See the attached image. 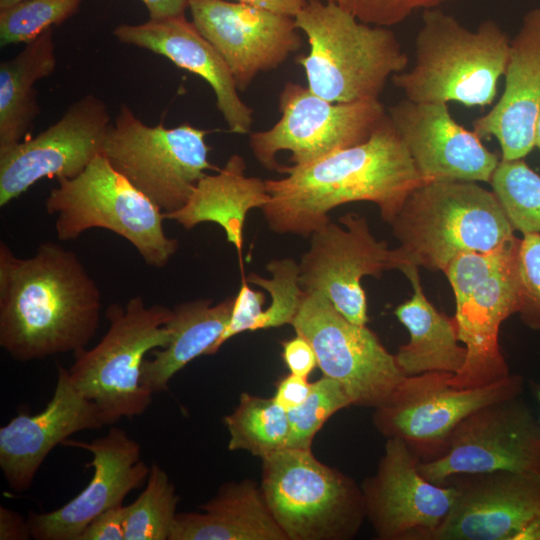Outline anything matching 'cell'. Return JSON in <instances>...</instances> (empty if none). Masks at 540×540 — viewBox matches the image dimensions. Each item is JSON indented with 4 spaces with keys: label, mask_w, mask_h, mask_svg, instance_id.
<instances>
[{
    "label": "cell",
    "mask_w": 540,
    "mask_h": 540,
    "mask_svg": "<svg viewBox=\"0 0 540 540\" xmlns=\"http://www.w3.org/2000/svg\"><path fill=\"white\" fill-rule=\"evenodd\" d=\"M282 174L265 180V220L275 233L304 237L330 222L332 209L355 201L376 204L390 224L424 183L388 114L367 140L304 166H285Z\"/></svg>",
    "instance_id": "1"
},
{
    "label": "cell",
    "mask_w": 540,
    "mask_h": 540,
    "mask_svg": "<svg viewBox=\"0 0 540 540\" xmlns=\"http://www.w3.org/2000/svg\"><path fill=\"white\" fill-rule=\"evenodd\" d=\"M101 298L76 253L44 242L19 258L0 243V346L14 360L84 349L97 332Z\"/></svg>",
    "instance_id": "2"
},
{
    "label": "cell",
    "mask_w": 540,
    "mask_h": 540,
    "mask_svg": "<svg viewBox=\"0 0 540 540\" xmlns=\"http://www.w3.org/2000/svg\"><path fill=\"white\" fill-rule=\"evenodd\" d=\"M390 225L399 242L391 269L398 270L416 266L445 272L458 256L490 252L515 237L493 191L465 180L421 184Z\"/></svg>",
    "instance_id": "3"
},
{
    "label": "cell",
    "mask_w": 540,
    "mask_h": 540,
    "mask_svg": "<svg viewBox=\"0 0 540 540\" xmlns=\"http://www.w3.org/2000/svg\"><path fill=\"white\" fill-rule=\"evenodd\" d=\"M510 40L495 20L470 30L438 7L423 10L413 65L392 82L411 101L488 106L506 70Z\"/></svg>",
    "instance_id": "4"
},
{
    "label": "cell",
    "mask_w": 540,
    "mask_h": 540,
    "mask_svg": "<svg viewBox=\"0 0 540 540\" xmlns=\"http://www.w3.org/2000/svg\"><path fill=\"white\" fill-rule=\"evenodd\" d=\"M294 19L309 43L296 62L309 90L327 101L379 99L387 80L408 65L391 29L363 23L336 4L308 0Z\"/></svg>",
    "instance_id": "5"
},
{
    "label": "cell",
    "mask_w": 540,
    "mask_h": 540,
    "mask_svg": "<svg viewBox=\"0 0 540 540\" xmlns=\"http://www.w3.org/2000/svg\"><path fill=\"white\" fill-rule=\"evenodd\" d=\"M516 236L490 252L458 256L444 272L455 296L454 321L466 348L465 364L450 383L480 387L508 377L509 366L498 343L504 320L520 309Z\"/></svg>",
    "instance_id": "6"
},
{
    "label": "cell",
    "mask_w": 540,
    "mask_h": 540,
    "mask_svg": "<svg viewBox=\"0 0 540 540\" xmlns=\"http://www.w3.org/2000/svg\"><path fill=\"white\" fill-rule=\"evenodd\" d=\"M171 313L160 304L146 306L139 295L125 306L112 304L106 311L109 327L99 343L74 353L70 379L96 404L107 425L140 416L149 408L153 394L141 384L142 364L148 352L169 343L166 323Z\"/></svg>",
    "instance_id": "7"
},
{
    "label": "cell",
    "mask_w": 540,
    "mask_h": 540,
    "mask_svg": "<svg viewBox=\"0 0 540 540\" xmlns=\"http://www.w3.org/2000/svg\"><path fill=\"white\" fill-rule=\"evenodd\" d=\"M55 215L60 241L77 239L91 228H103L126 239L144 262L163 268L179 248L166 235L163 212L98 155L78 176L58 179L45 201Z\"/></svg>",
    "instance_id": "8"
},
{
    "label": "cell",
    "mask_w": 540,
    "mask_h": 540,
    "mask_svg": "<svg viewBox=\"0 0 540 540\" xmlns=\"http://www.w3.org/2000/svg\"><path fill=\"white\" fill-rule=\"evenodd\" d=\"M260 488L288 540L351 539L366 517L361 487L311 449L284 448L262 458Z\"/></svg>",
    "instance_id": "9"
},
{
    "label": "cell",
    "mask_w": 540,
    "mask_h": 540,
    "mask_svg": "<svg viewBox=\"0 0 540 540\" xmlns=\"http://www.w3.org/2000/svg\"><path fill=\"white\" fill-rule=\"evenodd\" d=\"M207 133L189 123L148 126L121 104L102 155L163 213H170L187 203L206 170L217 169L208 161Z\"/></svg>",
    "instance_id": "10"
},
{
    "label": "cell",
    "mask_w": 540,
    "mask_h": 540,
    "mask_svg": "<svg viewBox=\"0 0 540 540\" xmlns=\"http://www.w3.org/2000/svg\"><path fill=\"white\" fill-rule=\"evenodd\" d=\"M280 119L250 135V148L266 169L283 173L276 156L291 153L292 166H304L367 140L387 114L379 99L327 101L298 83L287 82L279 95Z\"/></svg>",
    "instance_id": "11"
},
{
    "label": "cell",
    "mask_w": 540,
    "mask_h": 540,
    "mask_svg": "<svg viewBox=\"0 0 540 540\" xmlns=\"http://www.w3.org/2000/svg\"><path fill=\"white\" fill-rule=\"evenodd\" d=\"M451 375L405 376L389 399L374 409V427L386 438L404 440L421 461H428L443 453L451 432L466 416L489 403L519 396L524 388L518 374L469 388L453 386Z\"/></svg>",
    "instance_id": "12"
},
{
    "label": "cell",
    "mask_w": 540,
    "mask_h": 540,
    "mask_svg": "<svg viewBox=\"0 0 540 540\" xmlns=\"http://www.w3.org/2000/svg\"><path fill=\"white\" fill-rule=\"evenodd\" d=\"M291 326L310 342L318 367L342 385L352 405L377 408L405 377L374 332L349 321L319 292L305 294Z\"/></svg>",
    "instance_id": "13"
},
{
    "label": "cell",
    "mask_w": 540,
    "mask_h": 540,
    "mask_svg": "<svg viewBox=\"0 0 540 540\" xmlns=\"http://www.w3.org/2000/svg\"><path fill=\"white\" fill-rule=\"evenodd\" d=\"M419 470L440 485L464 474L540 472L539 419L521 395L484 405L459 422L443 453L420 461Z\"/></svg>",
    "instance_id": "14"
},
{
    "label": "cell",
    "mask_w": 540,
    "mask_h": 540,
    "mask_svg": "<svg viewBox=\"0 0 540 540\" xmlns=\"http://www.w3.org/2000/svg\"><path fill=\"white\" fill-rule=\"evenodd\" d=\"M339 222L344 227L330 221L310 235V247L298 263L299 286L306 294H323L352 323L366 325L361 279L390 270L392 249L375 239L364 216L351 212Z\"/></svg>",
    "instance_id": "15"
},
{
    "label": "cell",
    "mask_w": 540,
    "mask_h": 540,
    "mask_svg": "<svg viewBox=\"0 0 540 540\" xmlns=\"http://www.w3.org/2000/svg\"><path fill=\"white\" fill-rule=\"evenodd\" d=\"M111 123L106 104L87 94L36 137L0 152V206H6L42 178L78 176L102 154Z\"/></svg>",
    "instance_id": "16"
},
{
    "label": "cell",
    "mask_w": 540,
    "mask_h": 540,
    "mask_svg": "<svg viewBox=\"0 0 540 540\" xmlns=\"http://www.w3.org/2000/svg\"><path fill=\"white\" fill-rule=\"evenodd\" d=\"M421 459L397 437L387 438L374 475L361 486L366 517L381 540H431L455 497L450 483L435 484Z\"/></svg>",
    "instance_id": "17"
},
{
    "label": "cell",
    "mask_w": 540,
    "mask_h": 540,
    "mask_svg": "<svg viewBox=\"0 0 540 540\" xmlns=\"http://www.w3.org/2000/svg\"><path fill=\"white\" fill-rule=\"evenodd\" d=\"M188 8L192 23L222 56L241 91L302 45L291 16L226 0H189Z\"/></svg>",
    "instance_id": "18"
},
{
    "label": "cell",
    "mask_w": 540,
    "mask_h": 540,
    "mask_svg": "<svg viewBox=\"0 0 540 540\" xmlns=\"http://www.w3.org/2000/svg\"><path fill=\"white\" fill-rule=\"evenodd\" d=\"M62 445L88 451L92 460L86 466L93 468V475L88 485L60 508L29 512L27 522L36 540H78L98 515L122 505L131 491L142 486L150 471L141 459L140 444L117 427L91 442L67 439Z\"/></svg>",
    "instance_id": "19"
},
{
    "label": "cell",
    "mask_w": 540,
    "mask_h": 540,
    "mask_svg": "<svg viewBox=\"0 0 540 540\" xmlns=\"http://www.w3.org/2000/svg\"><path fill=\"white\" fill-rule=\"evenodd\" d=\"M446 483L455 497L431 540H514L540 511V472L498 470Z\"/></svg>",
    "instance_id": "20"
},
{
    "label": "cell",
    "mask_w": 540,
    "mask_h": 540,
    "mask_svg": "<svg viewBox=\"0 0 540 540\" xmlns=\"http://www.w3.org/2000/svg\"><path fill=\"white\" fill-rule=\"evenodd\" d=\"M387 114L424 183L490 182L499 163L481 138L455 121L448 104L403 99Z\"/></svg>",
    "instance_id": "21"
},
{
    "label": "cell",
    "mask_w": 540,
    "mask_h": 540,
    "mask_svg": "<svg viewBox=\"0 0 540 540\" xmlns=\"http://www.w3.org/2000/svg\"><path fill=\"white\" fill-rule=\"evenodd\" d=\"M107 425L95 403L87 399L70 379L68 369L58 365L53 395L37 414L19 413L0 428V468L15 492L30 489L48 456L70 436Z\"/></svg>",
    "instance_id": "22"
},
{
    "label": "cell",
    "mask_w": 540,
    "mask_h": 540,
    "mask_svg": "<svg viewBox=\"0 0 540 540\" xmlns=\"http://www.w3.org/2000/svg\"><path fill=\"white\" fill-rule=\"evenodd\" d=\"M504 91L493 108L473 122L482 139L495 137L502 159H522L535 147L540 112V8L529 10L510 40Z\"/></svg>",
    "instance_id": "23"
},
{
    "label": "cell",
    "mask_w": 540,
    "mask_h": 540,
    "mask_svg": "<svg viewBox=\"0 0 540 540\" xmlns=\"http://www.w3.org/2000/svg\"><path fill=\"white\" fill-rule=\"evenodd\" d=\"M115 38L162 55L181 69L204 79L216 96L217 108L233 133L247 134L253 110L239 96L234 77L214 46L185 16L148 20L142 24H121Z\"/></svg>",
    "instance_id": "24"
},
{
    "label": "cell",
    "mask_w": 540,
    "mask_h": 540,
    "mask_svg": "<svg viewBox=\"0 0 540 540\" xmlns=\"http://www.w3.org/2000/svg\"><path fill=\"white\" fill-rule=\"evenodd\" d=\"M200 509L177 513L168 540H288L253 480L223 484Z\"/></svg>",
    "instance_id": "25"
},
{
    "label": "cell",
    "mask_w": 540,
    "mask_h": 540,
    "mask_svg": "<svg viewBox=\"0 0 540 540\" xmlns=\"http://www.w3.org/2000/svg\"><path fill=\"white\" fill-rule=\"evenodd\" d=\"M242 156L232 155L216 174H206L195 186L187 203L177 211L163 213L185 230L203 222L218 224L227 241L238 251L242 266L243 229L247 213L269 201L266 181L245 174Z\"/></svg>",
    "instance_id": "26"
},
{
    "label": "cell",
    "mask_w": 540,
    "mask_h": 540,
    "mask_svg": "<svg viewBox=\"0 0 540 540\" xmlns=\"http://www.w3.org/2000/svg\"><path fill=\"white\" fill-rule=\"evenodd\" d=\"M413 288L411 299L395 309L397 319L410 334L408 343L394 355L404 376L427 372L457 374L466 360V348L460 345L454 318L437 309L426 298L420 282L418 267L400 269Z\"/></svg>",
    "instance_id": "27"
},
{
    "label": "cell",
    "mask_w": 540,
    "mask_h": 540,
    "mask_svg": "<svg viewBox=\"0 0 540 540\" xmlns=\"http://www.w3.org/2000/svg\"><path fill=\"white\" fill-rule=\"evenodd\" d=\"M233 296L213 304L209 299H197L177 304L166 323L169 343L151 352L141 370V384L151 394L165 391L173 376L189 362L209 349L223 333L234 303Z\"/></svg>",
    "instance_id": "28"
},
{
    "label": "cell",
    "mask_w": 540,
    "mask_h": 540,
    "mask_svg": "<svg viewBox=\"0 0 540 540\" xmlns=\"http://www.w3.org/2000/svg\"><path fill=\"white\" fill-rule=\"evenodd\" d=\"M56 67L53 29L0 63V152L20 142L39 114L34 85Z\"/></svg>",
    "instance_id": "29"
},
{
    "label": "cell",
    "mask_w": 540,
    "mask_h": 540,
    "mask_svg": "<svg viewBox=\"0 0 540 540\" xmlns=\"http://www.w3.org/2000/svg\"><path fill=\"white\" fill-rule=\"evenodd\" d=\"M224 424L229 433L230 451L245 450L262 459L286 448L287 412L273 398L243 392L238 406L224 417Z\"/></svg>",
    "instance_id": "30"
},
{
    "label": "cell",
    "mask_w": 540,
    "mask_h": 540,
    "mask_svg": "<svg viewBox=\"0 0 540 540\" xmlns=\"http://www.w3.org/2000/svg\"><path fill=\"white\" fill-rule=\"evenodd\" d=\"M179 496L167 473L150 466L146 486L126 507L125 540H168Z\"/></svg>",
    "instance_id": "31"
},
{
    "label": "cell",
    "mask_w": 540,
    "mask_h": 540,
    "mask_svg": "<svg viewBox=\"0 0 540 540\" xmlns=\"http://www.w3.org/2000/svg\"><path fill=\"white\" fill-rule=\"evenodd\" d=\"M490 183L513 229L540 233V175L522 159H501Z\"/></svg>",
    "instance_id": "32"
},
{
    "label": "cell",
    "mask_w": 540,
    "mask_h": 540,
    "mask_svg": "<svg viewBox=\"0 0 540 540\" xmlns=\"http://www.w3.org/2000/svg\"><path fill=\"white\" fill-rule=\"evenodd\" d=\"M84 0H23L0 9L1 47L29 43L73 16Z\"/></svg>",
    "instance_id": "33"
},
{
    "label": "cell",
    "mask_w": 540,
    "mask_h": 540,
    "mask_svg": "<svg viewBox=\"0 0 540 540\" xmlns=\"http://www.w3.org/2000/svg\"><path fill=\"white\" fill-rule=\"evenodd\" d=\"M351 405L348 394L338 381L323 376L311 383L305 401L287 411L289 435L286 448L311 449L314 436L325 422L337 411Z\"/></svg>",
    "instance_id": "34"
},
{
    "label": "cell",
    "mask_w": 540,
    "mask_h": 540,
    "mask_svg": "<svg viewBox=\"0 0 540 540\" xmlns=\"http://www.w3.org/2000/svg\"><path fill=\"white\" fill-rule=\"evenodd\" d=\"M266 268L272 275L271 279L255 273L245 277L248 283L262 287L271 297L269 307L264 309L257 324V330L291 325L306 294L299 286V265L294 260H272Z\"/></svg>",
    "instance_id": "35"
},
{
    "label": "cell",
    "mask_w": 540,
    "mask_h": 540,
    "mask_svg": "<svg viewBox=\"0 0 540 540\" xmlns=\"http://www.w3.org/2000/svg\"><path fill=\"white\" fill-rule=\"evenodd\" d=\"M517 267L522 322L540 330V233H527L519 241Z\"/></svg>",
    "instance_id": "36"
},
{
    "label": "cell",
    "mask_w": 540,
    "mask_h": 540,
    "mask_svg": "<svg viewBox=\"0 0 540 540\" xmlns=\"http://www.w3.org/2000/svg\"><path fill=\"white\" fill-rule=\"evenodd\" d=\"M352 14L359 21L375 26L397 25L414 12L437 8L450 0H323Z\"/></svg>",
    "instance_id": "37"
},
{
    "label": "cell",
    "mask_w": 540,
    "mask_h": 540,
    "mask_svg": "<svg viewBox=\"0 0 540 540\" xmlns=\"http://www.w3.org/2000/svg\"><path fill=\"white\" fill-rule=\"evenodd\" d=\"M266 297L263 292L252 289L243 276L241 287L234 298L228 323L207 355L215 354L230 338L244 331L257 330V324L263 314Z\"/></svg>",
    "instance_id": "38"
},
{
    "label": "cell",
    "mask_w": 540,
    "mask_h": 540,
    "mask_svg": "<svg viewBox=\"0 0 540 540\" xmlns=\"http://www.w3.org/2000/svg\"><path fill=\"white\" fill-rule=\"evenodd\" d=\"M126 507L118 505L98 515L78 540H125Z\"/></svg>",
    "instance_id": "39"
},
{
    "label": "cell",
    "mask_w": 540,
    "mask_h": 540,
    "mask_svg": "<svg viewBox=\"0 0 540 540\" xmlns=\"http://www.w3.org/2000/svg\"><path fill=\"white\" fill-rule=\"evenodd\" d=\"M281 344L282 358L290 373L308 378L318 366L317 356L310 342L304 336L296 334Z\"/></svg>",
    "instance_id": "40"
},
{
    "label": "cell",
    "mask_w": 540,
    "mask_h": 540,
    "mask_svg": "<svg viewBox=\"0 0 540 540\" xmlns=\"http://www.w3.org/2000/svg\"><path fill=\"white\" fill-rule=\"evenodd\" d=\"M310 389L311 383L307 377L290 373L278 383L273 400L287 412L300 406Z\"/></svg>",
    "instance_id": "41"
},
{
    "label": "cell",
    "mask_w": 540,
    "mask_h": 540,
    "mask_svg": "<svg viewBox=\"0 0 540 540\" xmlns=\"http://www.w3.org/2000/svg\"><path fill=\"white\" fill-rule=\"evenodd\" d=\"M32 538L27 520L19 513L0 506V540Z\"/></svg>",
    "instance_id": "42"
},
{
    "label": "cell",
    "mask_w": 540,
    "mask_h": 540,
    "mask_svg": "<svg viewBox=\"0 0 540 540\" xmlns=\"http://www.w3.org/2000/svg\"><path fill=\"white\" fill-rule=\"evenodd\" d=\"M146 6L150 20H162L183 16L189 0H141Z\"/></svg>",
    "instance_id": "43"
},
{
    "label": "cell",
    "mask_w": 540,
    "mask_h": 540,
    "mask_svg": "<svg viewBox=\"0 0 540 540\" xmlns=\"http://www.w3.org/2000/svg\"><path fill=\"white\" fill-rule=\"evenodd\" d=\"M271 12L295 17L308 0H237Z\"/></svg>",
    "instance_id": "44"
},
{
    "label": "cell",
    "mask_w": 540,
    "mask_h": 540,
    "mask_svg": "<svg viewBox=\"0 0 540 540\" xmlns=\"http://www.w3.org/2000/svg\"><path fill=\"white\" fill-rule=\"evenodd\" d=\"M514 540H540V511L522 528Z\"/></svg>",
    "instance_id": "45"
},
{
    "label": "cell",
    "mask_w": 540,
    "mask_h": 540,
    "mask_svg": "<svg viewBox=\"0 0 540 540\" xmlns=\"http://www.w3.org/2000/svg\"><path fill=\"white\" fill-rule=\"evenodd\" d=\"M535 146L538 147L540 149V112H539V116H538V119H537V123H536V128H535V142H534Z\"/></svg>",
    "instance_id": "46"
},
{
    "label": "cell",
    "mask_w": 540,
    "mask_h": 540,
    "mask_svg": "<svg viewBox=\"0 0 540 540\" xmlns=\"http://www.w3.org/2000/svg\"><path fill=\"white\" fill-rule=\"evenodd\" d=\"M23 0H0V9H4Z\"/></svg>",
    "instance_id": "47"
},
{
    "label": "cell",
    "mask_w": 540,
    "mask_h": 540,
    "mask_svg": "<svg viewBox=\"0 0 540 540\" xmlns=\"http://www.w3.org/2000/svg\"><path fill=\"white\" fill-rule=\"evenodd\" d=\"M536 396H537V400H538V403H539V411H540V387L537 388L536 390ZM539 425H540V413H539Z\"/></svg>",
    "instance_id": "48"
}]
</instances>
